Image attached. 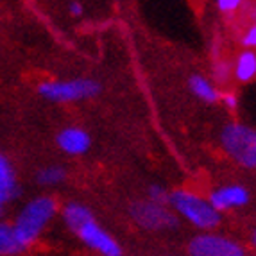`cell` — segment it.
Here are the masks:
<instances>
[{"label":"cell","mask_w":256,"mask_h":256,"mask_svg":"<svg viewBox=\"0 0 256 256\" xmlns=\"http://www.w3.org/2000/svg\"><path fill=\"white\" fill-rule=\"evenodd\" d=\"M102 92L100 82L90 77H74V79H47L38 84V94L50 102L68 104L81 102L97 97Z\"/></svg>","instance_id":"4"},{"label":"cell","mask_w":256,"mask_h":256,"mask_svg":"<svg viewBox=\"0 0 256 256\" xmlns=\"http://www.w3.org/2000/svg\"><path fill=\"white\" fill-rule=\"evenodd\" d=\"M56 146L68 156H82L90 150L92 136L90 132L84 131L82 128L68 126L56 134Z\"/></svg>","instance_id":"9"},{"label":"cell","mask_w":256,"mask_h":256,"mask_svg":"<svg viewBox=\"0 0 256 256\" xmlns=\"http://www.w3.org/2000/svg\"><path fill=\"white\" fill-rule=\"evenodd\" d=\"M74 235L84 244L86 248L95 251L100 256H122V248L113 235H110L100 224L94 218L86 220L84 224L74 231Z\"/></svg>","instance_id":"7"},{"label":"cell","mask_w":256,"mask_h":256,"mask_svg":"<svg viewBox=\"0 0 256 256\" xmlns=\"http://www.w3.org/2000/svg\"><path fill=\"white\" fill-rule=\"evenodd\" d=\"M244 6H246L244 0H218V2H215L217 11L226 18V20L238 16V14L242 13Z\"/></svg>","instance_id":"18"},{"label":"cell","mask_w":256,"mask_h":256,"mask_svg":"<svg viewBox=\"0 0 256 256\" xmlns=\"http://www.w3.org/2000/svg\"><path fill=\"white\" fill-rule=\"evenodd\" d=\"M220 147L242 168H256V129L251 126L228 122L220 131Z\"/></svg>","instance_id":"3"},{"label":"cell","mask_w":256,"mask_h":256,"mask_svg":"<svg viewBox=\"0 0 256 256\" xmlns=\"http://www.w3.org/2000/svg\"><path fill=\"white\" fill-rule=\"evenodd\" d=\"M251 244H252V248L256 249V230L252 231V235H251Z\"/></svg>","instance_id":"23"},{"label":"cell","mask_w":256,"mask_h":256,"mask_svg":"<svg viewBox=\"0 0 256 256\" xmlns=\"http://www.w3.org/2000/svg\"><path fill=\"white\" fill-rule=\"evenodd\" d=\"M60 214V204L52 196H36L18 210L13 218V230L26 249L34 246L48 224Z\"/></svg>","instance_id":"1"},{"label":"cell","mask_w":256,"mask_h":256,"mask_svg":"<svg viewBox=\"0 0 256 256\" xmlns=\"http://www.w3.org/2000/svg\"><path fill=\"white\" fill-rule=\"evenodd\" d=\"M208 201L218 214H224L228 210L246 206L251 201V194L242 184H226V186L215 188L214 192L210 194Z\"/></svg>","instance_id":"8"},{"label":"cell","mask_w":256,"mask_h":256,"mask_svg":"<svg viewBox=\"0 0 256 256\" xmlns=\"http://www.w3.org/2000/svg\"><path fill=\"white\" fill-rule=\"evenodd\" d=\"M168 199H170V192L162 184H150L147 188V201L154 202V204L168 206Z\"/></svg>","instance_id":"19"},{"label":"cell","mask_w":256,"mask_h":256,"mask_svg":"<svg viewBox=\"0 0 256 256\" xmlns=\"http://www.w3.org/2000/svg\"><path fill=\"white\" fill-rule=\"evenodd\" d=\"M66 180V168L61 165H45L36 172V183L40 186H58Z\"/></svg>","instance_id":"16"},{"label":"cell","mask_w":256,"mask_h":256,"mask_svg":"<svg viewBox=\"0 0 256 256\" xmlns=\"http://www.w3.org/2000/svg\"><path fill=\"white\" fill-rule=\"evenodd\" d=\"M168 208L178 217H183L194 228L202 231L215 230L222 222V215L210 204L208 199L192 192V190H186V188L172 190L170 199H168Z\"/></svg>","instance_id":"2"},{"label":"cell","mask_w":256,"mask_h":256,"mask_svg":"<svg viewBox=\"0 0 256 256\" xmlns=\"http://www.w3.org/2000/svg\"><path fill=\"white\" fill-rule=\"evenodd\" d=\"M68 13H70V16H74V18L82 16V13H84V6H82L81 2H70Z\"/></svg>","instance_id":"22"},{"label":"cell","mask_w":256,"mask_h":256,"mask_svg":"<svg viewBox=\"0 0 256 256\" xmlns=\"http://www.w3.org/2000/svg\"><path fill=\"white\" fill-rule=\"evenodd\" d=\"M220 102L224 104L230 111H236V108H238V97H236L235 92L224 90L220 94Z\"/></svg>","instance_id":"21"},{"label":"cell","mask_w":256,"mask_h":256,"mask_svg":"<svg viewBox=\"0 0 256 256\" xmlns=\"http://www.w3.org/2000/svg\"><path fill=\"white\" fill-rule=\"evenodd\" d=\"M61 218H63L64 226L74 233L81 224H84L86 220L94 218V212L86 204H82V202L70 201L61 208Z\"/></svg>","instance_id":"12"},{"label":"cell","mask_w":256,"mask_h":256,"mask_svg":"<svg viewBox=\"0 0 256 256\" xmlns=\"http://www.w3.org/2000/svg\"><path fill=\"white\" fill-rule=\"evenodd\" d=\"M0 184L11 188V190H18L20 192V186H18V176L14 172V166L11 163V160L6 156L4 152H0Z\"/></svg>","instance_id":"17"},{"label":"cell","mask_w":256,"mask_h":256,"mask_svg":"<svg viewBox=\"0 0 256 256\" xmlns=\"http://www.w3.org/2000/svg\"><path fill=\"white\" fill-rule=\"evenodd\" d=\"M129 217L146 231H170L180 226V217L168 206L147 201H134L129 206Z\"/></svg>","instance_id":"5"},{"label":"cell","mask_w":256,"mask_h":256,"mask_svg":"<svg viewBox=\"0 0 256 256\" xmlns=\"http://www.w3.org/2000/svg\"><path fill=\"white\" fill-rule=\"evenodd\" d=\"M233 81V60L222 54L212 60V82L215 86H228Z\"/></svg>","instance_id":"15"},{"label":"cell","mask_w":256,"mask_h":256,"mask_svg":"<svg viewBox=\"0 0 256 256\" xmlns=\"http://www.w3.org/2000/svg\"><path fill=\"white\" fill-rule=\"evenodd\" d=\"M18 190H11V188L0 184V215L4 214V210L8 208V204L13 201L14 197H18Z\"/></svg>","instance_id":"20"},{"label":"cell","mask_w":256,"mask_h":256,"mask_svg":"<svg viewBox=\"0 0 256 256\" xmlns=\"http://www.w3.org/2000/svg\"><path fill=\"white\" fill-rule=\"evenodd\" d=\"M242 14H246V26H244V30L240 32L238 42L242 45V48L256 50V4L246 2Z\"/></svg>","instance_id":"14"},{"label":"cell","mask_w":256,"mask_h":256,"mask_svg":"<svg viewBox=\"0 0 256 256\" xmlns=\"http://www.w3.org/2000/svg\"><path fill=\"white\" fill-rule=\"evenodd\" d=\"M188 88L196 95L199 100L206 104H217L220 102V94L222 90L212 82V79H208L202 74H192L188 77Z\"/></svg>","instance_id":"11"},{"label":"cell","mask_w":256,"mask_h":256,"mask_svg":"<svg viewBox=\"0 0 256 256\" xmlns=\"http://www.w3.org/2000/svg\"><path fill=\"white\" fill-rule=\"evenodd\" d=\"M190 256H246V249L235 238L206 231L196 235L186 246Z\"/></svg>","instance_id":"6"},{"label":"cell","mask_w":256,"mask_h":256,"mask_svg":"<svg viewBox=\"0 0 256 256\" xmlns=\"http://www.w3.org/2000/svg\"><path fill=\"white\" fill-rule=\"evenodd\" d=\"M27 249L18 240L13 224L0 218V256H20Z\"/></svg>","instance_id":"13"},{"label":"cell","mask_w":256,"mask_h":256,"mask_svg":"<svg viewBox=\"0 0 256 256\" xmlns=\"http://www.w3.org/2000/svg\"><path fill=\"white\" fill-rule=\"evenodd\" d=\"M233 81L249 84L256 81V50L242 48L233 60Z\"/></svg>","instance_id":"10"}]
</instances>
